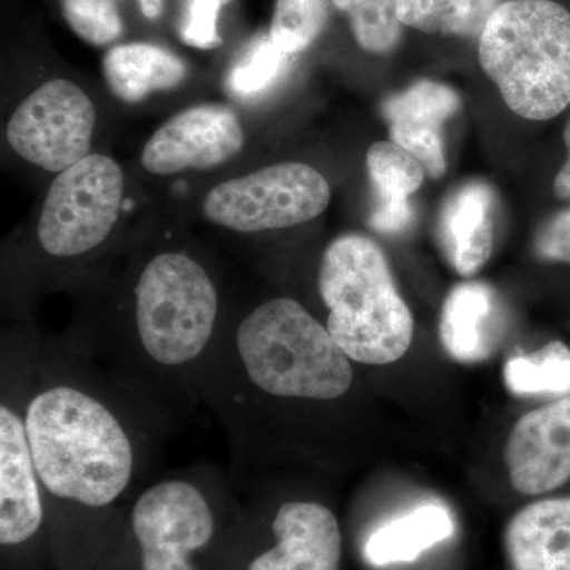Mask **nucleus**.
Masks as SVG:
<instances>
[{
  "mask_svg": "<svg viewBox=\"0 0 570 570\" xmlns=\"http://www.w3.org/2000/svg\"><path fill=\"white\" fill-rule=\"evenodd\" d=\"M351 22L352 33L363 51L385 56L395 51L403 37L397 17L400 0H332Z\"/></svg>",
  "mask_w": 570,
  "mask_h": 570,
  "instance_id": "24",
  "label": "nucleus"
},
{
  "mask_svg": "<svg viewBox=\"0 0 570 570\" xmlns=\"http://www.w3.org/2000/svg\"><path fill=\"white\" fill-rule=\"evenodd\" d=\"M562 140L566 146V159L554 176L553 193L558 200L568 202L570 205V118L562 130Z\"/></svg>",
  "mask_w": 570,
  "mask_h": 570,
  "instance_id": "29",
  "label": "nucleus"
},
{
  "mask_svg": "<svg viewBox=\"0 0 570 570\" xmlns=\"http://www.w3.org/2000/svg\"><path fill=\"white\" fill-rule=\"evenodd\" d=\"M17 366L14 384L2 371L0 401V546L3 550L29 546L43 530L48 515L26 431L24 356Z\"/></svg>",
  "mask_w": 570,
  "mask_h": 570,
  "instance_id": "10",
  "label": "nucleus"
},
{
  "mask_svg": "<svg viewBox=\"0 0 570 570\" xmlns=\"http://www.w3.org/2000/svg\"><path fill=\"white\" fill-rule=\"evenodd\" d=\"M460 105L459 94L450 86L430 80L415 82L382 105L392 141L417 157L431 178H441L448 170L442 129Z\"/></svg>",
  "mask_w": 570,
  "mask_h": 570,
  "instance_id": "14",
  "label": "nucleus"
},
{
  "mask_svg": "<svg viewBox=\"0 0 570 570\" xmlns=\"http://www.w3.org/2000/svg\"><path fill=\"white\" fill-rule=\"evenodd\" d=\"M513 489L528 497L553 493L570 482V396L528 412L505 448Z\"/></svg>",
  "mask_w": 570,
  "mask_h": 570,
  "instance_id": "12",
  "label": "nucleus"
},
{
  "mask_svg": "<svg viewBox=\"0 0 570 570\" xmlns=\"http://www.w3.org/2000/svg\"><path fill=\"white\" fill-rule=\"evenodd\" d=\"M227 0H189L181 24V39L198 50H213L223 43L217 21Z\"/></svg>",
  "mask_w": 570,
  "mask_h": 570,
  "instance_id": "27",
  "label": "nucleus"
},
{
  "mask_svg": "<svg viewBox=\"0 0 570 570\" xmlns=\"http://www.w3.org/2000/svg\"><path fill=\"white\" fill-rule=\"evenodd\" d=\"M219 317V291L200 262L181 250L154 255L132 287L129 335L97 360L112 384L170 422L200 401Z\"/></svg>",
  "mask_w": 570,
  "mask_h": 570,
  "instance_id": "3",
  "label": "nucleus"
},
{
  "mask_svg": "<svg viewBox=\"0 0 570 570\" xmlns=\"http://www.w3.org/2000/svg\"><path fill=\"white\" fill-rule=\"evenodd\" d=\"M104 75L119 100L137 104L176 88L186 78V63L175 52L137 41L111 48L104 58Z\"/></svg>",
  "mask_w": 570,
  "mask_h": 570,
  "instance_id": "19",
  "label": "nucleus"
},
{
  "mask_svg": "<svg viewBox=\"0 0 570 570\" xmlns=\"http://www.w3.org/2000/svg\"><path fill=\"white\" fill-rule=\"evenodd\" d=\"M330 198V184L316 168L283 163L214 187L204 212L219 227L257 234L309 223L325 212Z\"/></svg>",
  "mask_w": 570,
  "mask_h": 570,
  "instance_id": "8",
  "label": "nucleus"
},
{
  "mask_svg": "<svg viewBox=\"0 0 570 570\" xmlns=\"http://www.w3.org/2000/svg\"><path fill=\"white\" fill-rule=\"evenodd\" d=\"M452 534L449 510L439 504H423L374 531L366 540L365 557L374 566L411 562Z\"/></svg>",
  "mask_w": 570,
  "mask_h": 570,
  "instance_id": "20",
  "label": "nucleus"
},
{
  "mask_svg": "<svg viewBox=\"0 0 570 570\" xmlns=\"http://www.w3.org/2000/svg\"><path fill=\"white\" fill-rule=\"evenodd\" d=\"M141 13L148 20H157L164 11V0H138Z\"/></svg>",
  "mask_w": 570,
  "mask_h": 570,
  "instance_id": "30",
  "label": "nucleus"
},
{
  "mask_svg": "<svg viewBox=\"0 0 570 570\" xmlns=\"http://www.w3.org/2000/svg\"><path fill=\"white\" fill-rule=\"evenodd\" d=\"M494 306L489 284L464 281L450 291L442 306L439 337L453 360L478 363L490 355Z\"/></svg>",
  "mask_w": 570,
  "mask_h": 570,
  "instance_id": "18",
  "label": "nucleus"
},
{
  "mask_svg": "<svg viewBox=\"0 0 570 570\" xmlns=\"http://www.w3.org/2000/svg\"><path fill=\"white\" fill-rule=\"evenodd\" d=\"M504 0H400L397 17L404 28L431 36L479 40Z\"/></svg>",
  "mask_w": 570,
  "mask_h": 570,
  "instance_id": "21",
  "label": "nucleus"
},
{
  "mask_svg": "<svg viewBox=\"0 0 570 570\" xmlns=\"http://www.w3.org/2000/svg\"><path fill=\"white\" fill-rule=\"evenodd\" d=\"M326 18L328 0H276L269 37L281 50L294 56L318 39Z\"/></svg>",
  "mask_w": 570,
  "mask_h": 570,
  "instance_id": "25",
  "label": "nucleus"
},
{
  "mask_svg": "<svg viewBox=\"0 0 570 570\" xmlns=\"http://www.w3.org/2000/svg\"><path fill=\"white\" fill-rule=\"evenodd\" d=\"M366 168L376 193L371 227L384 235L407 230L414 220L411 197L425 181V167L417 157L390 140L374 142L367 149Z\"/></svg>",
  "mask_w": 570,
  "mask_h": 570,
  "instance_id": "17",
  "label": "nucleus"
},
{
  "mask_svg": "<svg viewBox=\"0 0 570 570\" xmlns=\"http://www.w3.org/2000/svg\"><path fill=\"white\" fill-rule=\"evenodd\" d=\"M245 146L238 116L220 104L187 108L164 124L146 142L141 164L154 175L219 167Z\"/></svg>",
  "mask_w": 570,
  "mask_h": 570,
  "instance_id": "11",
  "label": "nucleus"
},
{
  "mask_svg": "<svg viewBox=\"0 0 570 570\" xmlns=\"http://www.w3.org/2000/svg\"><path fill=\"white\" fill-rule=\"evenodd\" d=\"M292 55L281 50L268 36H258L228 71L227 91L239 100L257 99L284 77Z\"/></svg>",
  "mask_w": 570,
  "mask_h": 570,
  "instance_id": "23",
  "label": "nucleus"
},
{
  "mask_svg": "<svg viewBox=\"0 0 570 570\" xmlns=\"http://www.w3.org/2000/svg\"><path fill=\"white\" fill-rule=\"evenodd\" d=\"M318 295L328 309L326 330L352 362L382 366L406 355L414 318L373 239L346 234L330 243L318 266Z\"/></svg>",
  "mask_w": 570,
  "mask_h": 570,
  "instance_id": "5",
  "label": "nucleus"
},
{
  "mask_svg": "<svg viewBox=\"0 0 570 570\" xmlns=\"http://www.w3.org/2000/svg\"><path fill=\"white\" fill-rule=\"evenodd\" d=\"M24 366L26 431L47 510L115 509L140 464L141 434L126 407L137 401L81 354H28Z\"/></svg>",
  "mask_w": 570,
  "mask_h": 570,
  "instance_id": "1",
  "label": "nucleus"
},
{
  "mask_svg": "<svg viewBox=\"0 0 570 570\" xmlns=\"http://www.w3.org/2000/svg\"><path fill=\"white\" fill-rule=\"evenodd\" d=\"M273 543L245 570H341L343 532L332 509L316 501H285L272 520Z\"/></svg>",
  "mask_w": 570,
  "mask_h": 570,
  "instance_id": "13",
  "label": "nucleus"
},
{
  "mask_svg": "<svg viewBox=\"0 0 570 570\" xmlns=\"http://www.w3.org/2000/svg\"><path fill=\"white\" fill-rule=\"evenodd\" d=\"M512 570H570V497L524 505L504 531Z\"/></svg>",
  "mask_w": 570,
  "mask_h": 570,
  "instance_id": "16",
  "label": "nucleus"
},
{
  "mask_svg": "<svg viewBox=\"0 0 570 570\" xmlns=\"http://www.w3.org/2000/svg\"><path fill=\"white\" fill-rule=\"evenodd\" d=\"M493 190L468 183L450 195L439 216V243L449 264L463 277L478 275L493 253Z\"/></svg>",
  "mask_w": 570,
  "mask_h": 570,
  "instance_id": "15",
  "label": "nucleus"
},
{
  "mask_svg": "<svg viewBox=\"0 0 570 570\" xmlns=\"http://www.w3.org/2000/svg\"><path fill=\"white\" fill-rule=\"evenodd\" d=\"M479 61L520 118H557L570 107L569 7L560 0H504L479 39Z\"/></svg>",
  "mask_w": 570,
  "mask_h": 570,
  "instance_id": "4",
  "label": "nucleus"
},
{
  "mask_svg": "<svg viewBox=\"0 0 570 570\" xmlns=\"http://www.w3.org/2000/svg\"><path fill=\"white\" fill-rule=\"evenodd\" d=\"M354 385L352 360L302 303L277 296L258 303L219 335L198 381L230 445L277 406L330 404Z\"/></svg>",
  "mask_w": 570,
  "mask_h": 570,
  "instance_id": "2",
  "label": "nucleus"
},
{
  "mask_svg": "<svg viewBox=\"0 0 570 570\" xmlns=\"http://www.w3.org/2000/svg\"><path fill=\"white\" fill-rule=\"evenodd\" d=\"M121 167L102 154H89L52 181L41 209L37 239L58 261L96 250L110 236L122 205Z\"/></svg>",
  "mask_w": 570,
  "mask_h": 570,
  "instance_id": "7",
  "label": "nucleus"
},
{
  "mask_svg": "<svg viewBox=\"0 0 570 570\" xmlns=\"http://www.w3.org/2000/svg\"><path fill=\"white\" fill-rule=\"evenodd\" d=\"M62 14L78 37L96 47L110 45L122 36L118 0H62Z\"/></svg>",
  "mask_w": 570,
  "mask_h": 570,
  "instance_id": "26",
  "label": "nucleus"
},
{
  "mask_svg": "<svg viewBox=\"0 0 570 570\" xmlns=\"http://www.w3.org/2000/svg\"><path fill=\"white\" fill-rule=\"evenodd\" d=\"M504 382L515 395L570 393V351L560 341L535 354L512 356L504 366Z\"/></svg>",
  "mask_w": 570,
  "mask_h": 570,
  "instance_id": "22",
  "label": "nucleus"
},
{
  "mask_svg": "<svg viewBox=\"0 0 570 570\" xmlns=\"http://www.w3.org/2000/svg\"><path fill=\"white\" fill-rule=\"evenodd\" d=\"M209 475L168 478L141 491L129 510V539L138 570H198L202 551L217 534Z\"/></svg>",
  "mask_w": 570,
  "mask_h": 570,
  "instance_id": "6",
  "label": "nucleus"
},
{
  "mask_svg": "<svg viewBox=\"0 0 570 570\" xmlns=\"http://www.w3.org/2000/svg\"><path fill=\"white\" fill-rule=\"evenodd\" d=\"M534 250L540 261L570 266V205L551 216L539 228Z\"/></svg>",
  "mask_w": 570,
  "mask_h": 570,
  "instance_id": "28",
  "label": "nucleus"
},
{
  "mask_svg": "<svg viewBox=\"0 0 570 570\" xmlns=\"http://www.w3.org/2000/svg\"><path fill=\"white\" fill-rule=\"evenodd\" d=\"M96 108L75 82L51 80L17 108L7 127L11 148L22 159L61 174L89 156Z\"/></svg>",
  "mask_w": 570,
  "mask_h": 570,
  "instance_id": "9",
  "label": "nucleus"
}]
</instances>
